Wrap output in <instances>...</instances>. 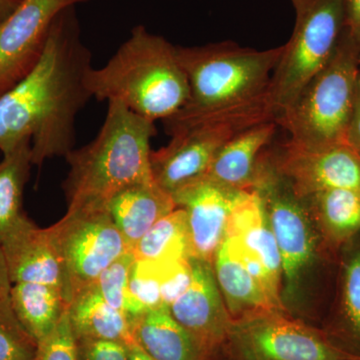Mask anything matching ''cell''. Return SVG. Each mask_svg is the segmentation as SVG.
I'll return each instance as SVG.
<instances>
[{
	"label": "cell",
	"mask_w": 360,
	"mask_h": 360,
	"mask_svg": "<svg viewBox=\"0 0 360 360\" xmlns=\"http://www.w3.org/2000/svg\"><path fill=\"white\" fill-rule=\"evenodd\" d=\"M345 26V0H314L300 20L272 73L269 103L276 118L329 63Z\"/></svg>",
	"instance_id": "cell-7"
},
{
	"label": "cell",
	"mask_w": 360,
	"mask_h": 360,
	"mask_svg": "<svg viewBox=\"0 0 360 360\" xmlns=\"http://www.w3.org/2000/svg\"><path fill=\"white\" fill-rule=\"evenodd\" d=\"M252 189L262 198L281 253V300L288 311V305H295L300 298L305 276L323 245L304 201L297 198L286 180L277 174L269 156L264 153Z\"/></svg>",
	"instance_id": "cell-6"
},
{
	"label": "cell",
	"mask_w": 360,
	"mask_h": 360,
	"mask_svg": "<svg viewBox=\"0 0 360 360\" xmlns=\"http://www.w3.org/2000/svg\"><path fill=\"white\" fill-rule=\"evenodd\" d=\"M0 245L13 284L34 283L56 286L63 291L68 300L65 271L46 229H39L30 219Z\"/></svg>",
	"instance_id": "cell-16"
},
{
	"label": "cell",
	"mask_w": 360,
	"mask_h": 360,
	"mask_svg": "<svg viewBox=\"0 0 360 360\" xmlns=\"http://www.w3.org/2000/svg\"><path fill=\"white\" fill-rule=\"evenodd\" d=\"M277 127L276 120H269L239 131L222 146L205 176L236 191L252 189L259 161Z\"/></svg>",
	"instance_id": "cell-17"
},
{
	"label": "cell",
	"mask_w": 360,
	"mask_h": 360,
	"mask_svg": "<svg viewBox=\"0 0 360 360\" xmlns=\"http://www.w3.org/2000/svg\"><path fill=\"white\" fill-rule=\"evenodd\" d=\"M343 32L360 47V0H345Z\"/></svg>",
	"instance_id": "cell-32"
},
{
	"label": "cell",
	"mask_w": 360,
	"mask_h": 360,
	"mask_svg": "<svg viewBox=\"0 0 360 360\" xmlns=\"http://www.w3.org/2000/svg\"><path fill=\"white\" fill-rule=\"evenodd\" d=\"M37 360H77V338L71 329L68 310L51 335L39 343Z\"/></svg>",
	"instance_id": "cell-30"
},
{
	"label": "cell",
	"mask_w": 360,
	"mask_h": 360,
	"mask_svg": "<svg viewBox=\"0 0 360 360\" xmlns=\"http://www.w3.org/2000/svg\"><path fill=\"white\" fill-rule=\"evenodd\" d=\"M283 51V45L257 51L232 41L176 46L189 96L176 115L163 120L167 134L212 120H276L269 87Z\"/></svg>",
	"instance_id": "cell-2"
},
{
	"label": "cell",
	"mask_w": 360,
	"mask_h": 360,
	"mask_svg": "<svg viewBox=\"0 0 360 360\" xmlns=\"http://www.w3.org/2000/svg\"><path fill=\"white\" fill-rule=\"evenodd\" d=\"M132 252L135 259L148 262L191 259L186 210L176 207L158 220L137 243Z\"/></svg>",
	"instance_id": "cell-25"
},
{
	"label": "cell",
	"mask_w": 360,
	"mask_h": 360,
	"mask_svg": "<svg viewBox=\"0 0 360 360\" xmlns=\"http://www.w3.org/2000/svg\"><path fill=\"white\" fill-rule=\"evenodd\" d=\"M46 229L65 271L68 303L96 283L106 267L131 251L108 210H68Z\"/></svg>",
	"instance_id": "cell-9"
},
{
	"label": "cell",
	"mask_w": 360,
	"mask_h": 360,
	"mask_svg": "<svg viewBox=\"0 0 360 360\" xmlns=\"http://www.w3.org/2000/svg\"><path fill=\"white\" fill-rule=\"evenodd\" d=\"M314 1V0H291L295 9L296 20L302 18Z\"/></svg>",
	"instance_id": "cell-36"
},
{
	"label": "cell",
	"mask_w": 360,
	"mask_h": 360,
	"mask_svg": "<svg viewBox=\"0 0 360 360\" xmlns=\"http://www.w3.org/2000/svg\"><path fill=\"white\" fill-rule=\"evenodd\" d=\"M193 277L169 307L170 314L213 355L221 349L231 319L215 279L212 264L191 258Z\"/></svg>",
	"instance_id": "cell-15"
},
{
	"label": "cell",
	"mask_w": 360,
	"mask_h": 360,
	"mask_svg": "<svg viewBox=\"0 0 360 360\" xmlns=\"http://www.w3.org/2000/svg\"><path fill=\"white\" fill-rule=\"evenodd\" d=\"M131 328L134 342L155 360H212L214 356L175 321L167 307L135 317Z\"/></svg>",
	"instance_id": "cell-18"
},
{
	"label": "cell",
	"mask_w": 360,
	"mask_h": 360,
	"mask_svg": "<svg viewBox=\"0 0 360 360\" xmlns=\"http://www.w3.org/2000/svg\"><path fill=\"white\" fill-rule=\"evenodd\" d=\"M155 122L108 101L105 120L96 139L65 156L70 165L63 184L68 210H106L127 187L153 182L150 142Z\"/></svg>",
	"instance_id": "cell-3"
},
{
	"label": "cell",
	"mask_w": 360,
	"mask_h": 360,
	"mask_svg": "<svg viewBox=\"0 0 360 360\" xmlns=\"http://www.w3.org/2000/svg\"><path fill=\"white\" fill-rule=\"evenodd\" d=\"M221 349L227 360H360L321 329L278 310L231 321Z\"/></svg>",
	"instance_id": "cell-8"
},
{
	"label": "cell",
	"mask_w": 360,
	"mask_h": 360,
	"mask_svg": "<svg viewBox=\"0 0 360 360\" xmlns=\"http://www.w3.org/2000/svg\"><path fill=\"white\" fill-rule=\"evenodd\" d=\"M163 307L158 264L135 259L125 296V314L132 321L149 310Z\"/></svg>",
	"instance_id": "cell-26"
},
{
	"label": "cell",
	"mask_w": 360,
	"mask_h": 360,
	"mask_svg": "<svg viewBox=\"0 0 360 360\" xmlns=\"http://www.w3.org/2000/svg\"><path fill=\"white\" fill-rule=\"evenodd\" d=\"M340 309L348 333L360 343V248L352 251L343 262Z\"/></svg>",
	"instance_id": "cell-27"
},
{
	"label": "cell",
	"mask_w": 360,
	"mask_h": 360,
	"mask_svg": "<svg viewBox=\"0 0 360 360\" xmlns=\"http://www.w3.org/2000/svg\"><path fill=\"white\" fill-rule=\"evenodd\" d=\"M39 345L16 319L11 303L0 307V360H37Z\"/></svg>",
	"instance_id": "cell-28"
},
{
	"label": "cell",
	"mask_w": 360,
	"mask_h": 360,
	"mask_svg": "<svg viewBox=\"0 0 360 360\" xmlns=\"http://www.w3.org/2000/svg\"><path fill=\"white\" fill-rule=\"evenodd\" d=\"M68 319L77 340L118 341L127 345L134 342L131 321L110 307L94 284L73 296L68 307Z\"/></svg>",
	"instance_id": "cell-21"
},
{
	"label": "cell",
	"mask_w": 360,
	"mask_h": 360,
	"mask_svg": "<svg viewBox=\"0 0 360 360\" xmlns=\"http://www.w3.org/2000/svg\"><path fill=\"white\" fill-rule=\"evenodd\" d=\"M130 360H155L144 352L136 343L134 342L129 345Z\"/></svg>",
	"instance_id": "cell-37"
},
{
	"label": "cell",
	"mask_w": 360,
	"mask_h": 360,
	"mask_svg": "<svg viewBox=\"0 0 360 360\" xmlns=\"http://www.w3.org/2000/svg\"><path fill=\"white\" fill-rule=\"evenodd\" d=\"M347 143L360 158V86L359 92H357L354 117H352L349 129H348Z\"/></svg>",
	"instance_id": "cell-34"
},
{
	"label": "cell",
	"mask_w": 360,
	"mask_h": 360,
	"mask_svg": "<svg viewBox=\"0 0 360 360\" xmlns=\"http://www.w3.org/2000/svg\"><path fill=\"white\" fill-rule=\"evenodd\" d=\"M134 260L132 251L124 253L106 267L94 283L103 300L123 314H125V296Z\"/></svg>",
	"instance_id": "cell-29"
},
{
	"label": "cell",
	"mask_w": 360,
	"mask_h": 360,
	"mask_svg": "<svg viewBox=\"0 0 360 360\" xmlns=\"http://www.w3.org/2000/svg\"><path fill=\"white\" fill-rule=\"evenodd\" d=\"M257 123L260 122L212 120L174 132L167 146L151 151L153 181L172 195L182 186L205 176L222 146L241 130Z\"/></svg>",
	"instance_id": "cell-11"
},
{
	"label": "cell",
	"mask_w": 360,
	"mask_h": 360,
	"mask_svg": "<svg viewBox=\"0 0 360 360\" xmlns=\"http://www.w3.org/2000/svg\"><path fill=\"white\" fill-rule=\"evenodd\" d=\"M32 141L25 139L0 162V245L30 219L23 193L32 168Z\"/></svg>",
	"instance_id": "cell-24"
},
{
	"label": "cell",
	"mask_w": 360,
	"mask_h": 360,
	"mask_svg": "<svg viewBox=\"0 0 360 360\" xmlns=\"http://www.w3.org/2000/svg\"><path fill=\"white\" fill-rule=\"evenodd\" d=\"M212 267L231 321L274 310L285 311L272 300L259 281L222 245L215 255Z\"/></svg>",
	"instance_id": "cell-20"
},
{
	"label": "cell",
	"mask_w": 360,
	"mask_h": 360,
	"mask_svg": "<svg viewBox=\"0 0 360 360\" xmlns=\"http://www.w3.org/2000/svg\"><path fill=\"white\" fill-rule=\"evenodd\" d=\"M92 54L82 37L75 6L58 14L33 70L0 96V150L32 141V165L75 148V120L92 98L86 75Z\"/></svg>",
	"instance_id": "cell-1"
},
{
	"label": "cell",
	"mask_w": 360,
	"mask_h": 360,
	"mask_svg": "<svg viewBox=\"0 0 360 360\" xmlns=\"http://www.w3.org/2000/svg\"><path fill=\"white\" fill-rule=\"evenodd\" d=\"M239 191L203 176L172 194L177 207L186 212L193 258L212 264L224 240L229 214Z\"/></svg>",
	"instance_id": "cell-14"
},
{
	"label": "cell",
	"mask_w": 360,
	"mask_h": 360,
	"mask_svg": "<svg viewBox=\"0 0 360 360\" xmlns=\"http://www.w3.org/2000/svg\"><path fill=\"white\" fill-rule=\"evenodd\" d=\"M77 360H130L129 345L111 340H77Z\"/></svg>",
	"instance_id": "cell-31"
},
{
	"label": "cell",
	"mask_w": 360,
	"mask_h": 360,
	"mask_svg": "<svg viewBox=\"0 0 360 360\" xmlns=\"http://www.w3.org/2000/svg\"><path fill=\"white\" fill-rule=\"evenodd\" d=\"M302 200L326 248L336 250L360 231V191L329 189Z\"/></svg>",
	"instance_id": "cell-22"
},
{
	"label": "cell",
	"mask_w": 360,
	"mask_h": 360,
	"mask_svg": "<svg viewBox=\"0 0 360 360\" xmlns=\"http://www.w3.org/2000/svg\"><path fill=\"white\" fill-rule=\"evenodd\" d=\"M85 82L97 101H120L153 122L176 115L189 96L176 46L143 25L135 26L105 65L90 68Z\"/></svg>",
	"instance_id": "cell-4"
},
{
	"label": "cell",
	"mask_w": 360,
	"mask_h": 360,
	"mask_svg": "<svg viewBox=\"0 0 360 360\" xmlns=\"http://www.w3.org/2000/svg\"><path fill=\"white\" fill-rule=\"evenodd\" d=\"M269 156L297 198L329 189L360 191V158L347 143L307 148L288 139Z\"/></svg>",
	"instance_id": "cell-13"
},
{
	"label": "cell",
	"mask_w": 360,
	"mask_h": 360,
	"mask_svg": "<svg viewBox=\"0 0 360 360\" xmlns=\"http://www.w3.org/2000/svg\"><path fill=\"white\" fill-rule=\"evenodd\" d=\"M359 86H360V75H359Z\"/></svg>",
	"instance_id": "cell-38"
},
{
	"label": "cell",
	"mask_w": 360,
	"mask_h": 360,
	"mask_svg": "<svg viewBox=\"0 0 360 360\" xmlns=\"http://www.w3.org/2000/svg\"><path fill=\"white\" fill-rule=\"evenodd\" d=\"M13 285L6 255L2 246L0 245V307L11 304V291Z\"/></svg>",
	"instance_id": "cell-33"
},
{
	"label": "cell",
	"mask_w": 360,
	"mask_h": 360,
	"mask_svg": "<svg viewBox=\"0 0 360 360\" xmlns=\"http://www.w3.org/2000/svg\"><path fill=\"white\" fill-rule=\"evenodd\" d=\"M221 245L259 281L272 300L284 309L281 253L255 189L239 191Z\"/></svg>",
	"instance_id": "cell-10"
},
{
	"label": "cell",
	"mask_w": 360,
	"mask_h": 360,
	"mask_svg": "<svg viewBox=\"0 0 360 360\" xmlns=\"http://www.w3.org/2000/svg\"><path fill=\"white\" fill-rule=\"evenodd\" d=\"M22 0H0V22L18 8Z\"/></svg>",
	"instance_id": "cell-35"
},
{
	"label": "cell",
	"mask_w": 360,
	"mask_h": 360,
	"mask_svg": "<svg viewBox=\"0 0 360 360\" xmlns=\"http://www.w3.org/2000/svg\"><path fill=\"white\" fill-rule=\"evenodd\" d=\"M11 303L16 319L37 345L51 335L70 307L60 288L34 283H14Z\"/></svg>",
	"instance_id": "cell-23"
},
{
	"label": "cell",
	"mask_w": 360,
	"mask_h": 360,
	"mask_svg": "<svg viewBox=\"0 0 360 360\" xmlns=\"http://www.w3.org/2000/svg\"><path fill=\"white\" fill-rule=\"evenodd\" d=\"M89 0H22L0 22V96L37 65L59 13Z\"/></svg>",
	"instance_id": "cell-12"
},
{
	"label": "cell",
	"mask_w": 360,
	"mask_h": 360,
	"mask_svg": "<svg viewBox=\"0 0 360 360\" xmlns=\"http://www.w3.org/2000/svg\"><path fill=\"white\" fill-rule=\"evenodd\" d=\"M360 47L347 33L326 68L276 118L290 139L307 148L347 143L359 89Z\"/></svg>",
	"instance_id": "cell-5"
},
{
	"label": "cell",
	"mask_w": 360,
	"mask_h": 360,
	"mask_svg": "<svg viewBox=\"0 0 360 360\" xmlns=\"http://www.w3.org/2000/svg\"><path fill=\"white\" fill-rule=\"evenodd\" d=\"M359 63H360V56H359Z\"/></svg>",
	"instance_id": "cell-39"
},
{
	"label": "cell",
	"mask_w": 360,
	"mask_h": 360,
	"mask_svg": "<svg viewBox=\"0 0 360 360\" xmlns=\"http://www.w3.org/2000/svg\"><path fill=\"white\" fill-rule=\"evenodd\" d=\"M176 207L174 196L155 181L127 187L106 205L113 224L131 251L158 220Z\"/></svg>",
	"instance_id": "cell-19"
}]
</instances>
